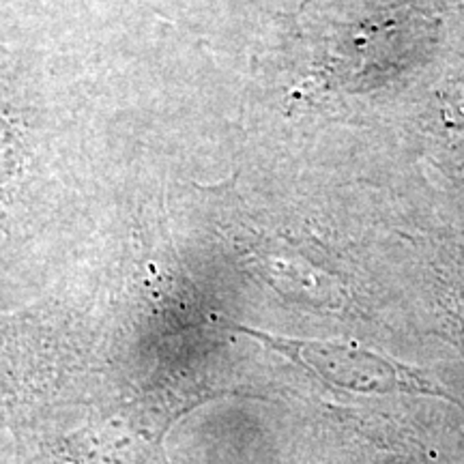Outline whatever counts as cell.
I'll list each match as a JSON object with an SVG mask.
<instances>
[{
	"label": "cell",
	"mask_w": 464,
	"mask_h": 464,
	"mask_svg": "<svg viewBox=\"0 0 464 464\" xmlns=\"http://www.w3.org/2000/svg\"><path fill=\"white\" fill-rule=\"evenodd\" d=\"M266 344L277 351L288 353L295 362L304 363L323 381L332 382L342 390L355 392H432L430 382L417 376L413 370L404 365L387 362L374 353L363 351L359 346L332 344V342H293L277 340L258 332Z\"/></svg>",
	"instance_id": "6da1fadb"
}]
</instances>
